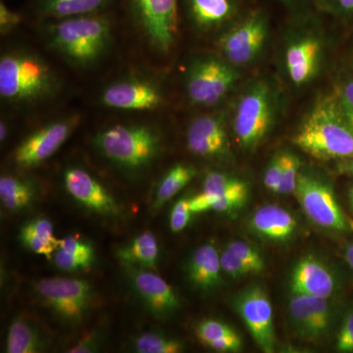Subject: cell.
I'll list each match as a JSON object with an SVG mask.
<instances>
[{"mask_svg":"<svg viewBox=\"0 0 353 353\" xmlns=\"http://www.w3.org/2000/svg\"><path fill=\"white\" fill-rule=\"evenodd\" d=\"M279 46V69L285 83L301 90L322 75L329 53V41L319 17L309 11L294 14Z\"/></svg>","mask_w":353,"mask_h":353,"instance_id":"cell-1","label":"cell"},{"mask_svg":"<svg viewBox=\"0 0 353 353\" xmlns=\"http://www.w3.org/2000/svg\"><path fill=\"white\" fill-rule=\"evenodd\" d=\"M284 92L268 75L243 85L232 110V129L236 143L248 152L257 150L275 127L284 110Z\"/></svg>","mask_w":353,"mask_h":353,"instance_id":"cell-2","label":"cell"},{"mask_svg":"<svg viewBox=\"0 0 353 353\" xmlns=\"http://www.w3.org/2000/svg\"><path fill=\"white\" fill-rule=\"evenodd\" d=\"M292 143L315 159L353 157V129L339 112L331 92L321 95L306 114Z\"/></svg>","mask_w":353,"mask_h":353,"instance_id":"cell-3","label":"cell"},{"mask_svg":"<svg viewBox=\"0 0 353 353\" xmlns=\"http://www.w3.org/2000/svg\"><path fill=\"white\" fill-rule=\"evenodd\" d=\"M94 141L104 157L129 171L152 163L161 148L157 132L145 125H116L99 132Z\"/></svg>","mask_w":353,"mask_h":353,"instance_id":"cell-4","label":"cell"},{"mask_svg":"<svg viewBox=\"0 0 353 353\" xmlns=\"http://www.w3.org/2000/svg\"><path fill=\"white\" fill-rule=\"evenodd\" d=\"M271 25L263 9L245 12L217 39L220 57L236 68L252 66L263 57L270 39Z\"/></svg>","mask_w":353,"mask_h":353,"instance_id":"cell-5","label":"cell"},{"mask_svg":"<svg viewBox=\"0 0 353 353\" xmlns=\"http://www.w3.org/2000/svg\"><path fill=\"white\" fill-rule=\"evenodd\" d=\"M110 37V25L101 18H67L50 29L53 48L70 61L81 65L97 61L108 48Z\"/></svg>","mask_w":353,"mask_h":353,"instance_id":"cell-6","label":"cell"},{"mask_svg":"<svg viewBox=\"0 0 353 353\" xmlns=\"http://www.w3.org/2000/svg\"><path fill=\"white\" fill-rule=\"evenodd\" d=\"M241 80V70L218 55L197 57L185 74L188 99L194 105L211 108L231 94Z\"/></svg>","mask_w":353,"mask_h":353,"instance_id":"cell-7","label":"cell"},{"mask_svg":"<svg viewBox=\"0 0 353 353\" xmlns=\"http://www.w3.org/2000/svg\"><path fill=\"white\" fill-rule=\"evenodd\" d=\"M52 77L38 57L11 53L0 60V94L10 101H29L48 94Z\"/></svg>","mask_w":353,"mask_h":353,"instance_id":"cell-8","label":"cell"},{"mask_svg":"<svg viewBox=\"0 0 353 353\" xmlns=\"http://www.w3.org/2000/svg\"><path fill=\"white\" fill-rule=\"evenodd\" d=\"M294 194L309 219L317 226L333 231H352L353 224L341 210L333 188L318 174L301 168Z\"/></svg>","mask_w":353,"mask_h":353,"instance_id":"cell-9","label":"cell"},{"mask_svg":"<svg viewBox=\"0 0 353 353\" xmlns=\"http://www.w3.org/2000/svg\"><path fill=\"white\" fill-rule=\"evenodd\" d=\"M34 290L43 305L67 325L83 322L94 303V288L79 279H43Z\"/></svg>","mask_w":353,"mask_h":353,"instance_id":"cell-10","label":"cell"},{"mask_svg":"<svg viewBox=\"0 0 353 353\" xmlns=\"http://www.w3.org/2000/svg\"><path fill=\"white\" fill-rule=\"evenodd\" d=\"M234 307L262 352L275 348L273 307L268 294L259 285H250L234 299Z\"/></svg>","mask_w":353,"mask_h":353,"instance_id":"cell-11","label":"cell"},{"mask_svg":"<svg viewBox=\"0 0 353 353\" xmlns=\"http://www.w3.org/2000/svg\"><path fill=\"white\" fill-rule=\"evenodd\" d=\"M146 36L161 52H168L178 32V0H134Z\"/></svg>","mask_w":353,"mask_h":353,"instance_id":"cell-12","label":"cell"},{"mask_svg":"<svg viewBox=\"0 0 353 353\" xmlns=\"http://www.w3.org/2000/svg\"><path fill=\"white\" fill-rule=\"evenodd\" d=\"M227 114L202 115L190 123L187 132V145L190 152L208 158H222L229 154Z\"/></svg>","mask_w":353,"mask_h":353,"instance_id":"cell-13","label":"cell"},{"mask_svg":"<svg viewBox=\"0 0 353 353\" xmlns=\"http://www.w3.org/2000/svg\"><path fill=\"white\" fill-rule=\"evenodd\" d=\"M64 187L74 201L95 214L115 217L120 213L118 202L112 194L83 169H67Z\"/></svg>","mask_w":353,"mask_h":353,"instance_id":"cell-14","label":"cell"},{"mask_svg":"<svg viewBox=\"0 0 353 353\" xmlns=\"http://www.w3.org/2000/svg\"><path fill=\"white\" fill-rule=\"evenodd\" d=\"M72 128L70 121H57L41 128L18 146L14 160L23 168L38 166L59 150L71 134Z\"/></svg>","mask_w":353,"mask_h":353,"instance_id":"cell-15","label":"cell"},{"mask_svg":"<svg viewBox=\"0 0 353 353\" xmlns=\"http://www.w3.org/2000/svg\"><path fill=\"white\" fill-rule=\"evenodd\" d=\"M132 271H134L132 277L134 289L153 316L169 317L180 308L178 294L164 279L150 270Z\"/></svg>","mask_w":353,"mask_h":353,"instance_id":"cell-16","label":"cell"},{"mask_svg":"<svg viewBox=\"0 0 353 353\" xmlns=\"http://www.w3.org/2000/svg\"><path fill=\"white\" fill-rule=\"evenodd\" d=\"M102 103L123 110H152L161 105L162 95L152 83L145 81H122L105 88Z\"/></svg>","mask_w":353,"mask_h":353,"instance_id":"cell-17","label":"cell"},{"mask_svg":"<svg viewBox=\"0 0 353 353\" xmlns=\"http://www.w3.org/2000/svg\"><path fill=\"white\" fill-rule=\"evenodd\" d=\"M292 294L330 299L336 290L334 274L321 260L303 257L294 267L290 279Z\"/></svg>","mask_w":353,"mask_h":353,"instance_id":"cell-18","label":"cell"},{"mask_svg":"<svg viewBox=\"0 0 353 353\" xmlns=\"http://www.w3.org/2000/svg\"><path fill=\"white\" fill-rule=\"evenodd\" d=\"M190 19L202 32L226 30L243 15L241 0H187Z\"/></svg>","mask_w":353,"mask_h":353,"instance_id":"cell-19","label":"cell"},{"mask_svg":"<svg viewBox=\"0 0 353 353\" xmlns=\"http://www.w3.org/2000/svg\"><path fill=\"white\" fill-rule=\"evenodd\" d=\"M250 229L263 240L285 243L292 238L297 227L294 215L277 205H264L257 209L250 222Z\"/></svg>","mask_w":353,"mask_h":353,"instance_id":"cell-20","label":"cell"},{"mask_svg":"<svg viewBox=\"0 0 353 353\" xmlns=\"http://www.w3.org/2000/svg\"><path fill=\"white\" fill-rule=\"evenodd\" d=\"M220 254L212 243L199 246L187 263L185 273L192 287L201 292L215 290L221 283Z\"/></svg>","mask_w":353,"mask_h":353,"instance_id":"cell-21","label":"cell"},{"mask_svg":"<svg viewBox=\"0 0 353 353\" xmlns=\"http://www.w3.org/2000/svg\"><path fill=\"white\" fill-rule=\"evenodd\" d=\"M116 255L121 263L131 270H152L157 267L159 256L157 236L150 232H143L120 248Z\"/></svg>","mask_w":353,"mask_h":353,"instance_id":"cell-22","label":"cell"},{"mask_svg":"<svg viewBox=\"0 0 353 353\" xmlns=\"http://www.w3.org/2000/svg\"><path fill=\"white\" fill-rule=\"evenodd\" d=\"M20 241L25 248L36 254L51 259L59 248L52 223L41 217L29 221L20 230Z\"/></svg>","mask_w":353,"mask_h":353,"instance_id":"cell-23","label":"cell"},{"mask_svg":"<svg viewBox=\"0 0 353 353\" xmlns=\"http://www.w3.org/2000/svg\"><path fill=\"white\" fill-rule=\"evenodd\" d=\"M43 338L31 323L22 317L11 323L7 333L6 352L36 353L43 352Z\"/></svg>","mask_w":353,"mask_h":353,"instance_id":"cell-24","label":"cell"},{"mask_svg":"<svg viewBox=\"0 0 353 353\" xmlns=\"http://www.w3.org/2000/svg\"><path fill=\"white\" fill-rule=\"evenodd\" d=\"M196 175L194 166L189 164L179 163L172 167L165 174L161 182L158 185L157 194L153 199L152 210H158L172 197L176 196Z\"/></svg>","mask_w":353,"mask_h":353,"instance_id":"cell-25","label":"cell"},{"mask_svg":"<svg viewBox=\"0 0 353 353\" xmlns=\"http://www.w3.org/2000/svg\"><path fill=\"white\" fill-rule=\"evenodd\" d=\"M292 294L294 296L290 301L289 312L294 334L301 340L316 341L310 296Z\"/></svg>","mask_w":353,"mask_h":353,"instance_id":"cell-26","label":"cell"},{"mask_svg":"<svg viewBox=\"0 0 353 353\" xmlns=\"http://www.w3.org/2000/svg\"><path fill=\"white\" fill-rule=\"evenodd\" d=\"M34 190L31 183L10 176L0 179V199L9 211H20L31 205Z\"/></svg>","mask_w":353,"mask_h":353,"instance_id":"cell-27","label":"cell"},{"mask_svg":"<svg viewBox=\"0 0 353 353\" xmlns=\"http://www.w3.org/2000/svg\"><path fill=\"white\" fill-rule=\"evenodd\" d=\"M330 92L339 112L353 129V70L341 72Z\"/></svg>","mask_w":353,"mask_h":353,"instance_id":"cell-28","label":"cell"},{"mask_svg":"<svg viewBox=\"0 0 353 353\" xmlns=\"http://www.w3.org/2000/svg\"><path fill=\"white\" fill-rule=\"evenodd\" d=\"M108 0H44V10L57 18H71L94 12Z\"/></svg>","mask_w":353,"mask_h":353,"instance_id":"cell-29","label":"cell"},{"mask_svg":"<svg viewBox=\"0 0 353 353\" xmlns=\"http://www.w3.org/2000/svg\"><path fill=\"white\" fill-rule=\"evenodd\" d=\"M134 348L139 353H176L183 352L180 341L157 333H143L134 341Z\"/></svg>","mask_w":353,"mask_h":353,"instance_id":"cell-30","label":"cell"},{"mask_svg":"<svg viewBox=\"0 0 353 353\" xmlns=\"http://www.w3.org/2000/svg\"><path fill=\"white\" fill-rule=\"evenodd\" d=\"M250 194V185L245 180H241L229 190L216 196L211 210L217 212H233L245 205Z\"/></svg>","mask_w":353,"mask_h":353,"instance_id":"cell-31","label":"cell"},{"mask_svg":"<svg viewBox=\"0 0 353 353\" xmlns=\"http://www.w3.org/2000/svg\"><path fill=\"white\" fill-rule=\"evenodd\" d=\"M310 299L314 321L315 339L316 341H319L327 336L331 329L333 309L329 303V299L314 296H310Z\"/></svg>","mask_w":353,"mask_h":353,"instance_id":"cell-32","label":"cell"},{"mask_svg":"<svg viewBox=\"0 0 353 353\" xmlns=\"http://www.w3.org/2000/svg\"><path fill=\"white\" fill-rule=\"evenodd\" d=\"M282 154L283 172L280 185H279L278 194H294L299 172L303 168L301 160L296 154L289 152V150L282 152Z\"/></svg>","mask_w":353,"mask_h":353,"instance_id":"cell-33","label":"cell"},{"mask_svg":"<svg viewBox=\"0 0 353 353\" xmlns=\"http://www.w3.org/2000/svg\"><path fill=\"white\" fill-rule=\"evenodd\" d=\"M313 8L323 15L353 24V0H313Z\"/></svg>","mask_w":353,"mask_h":353,"instance_id":"cell-34","label":"cell"},{"mask_svg":"<svg viewBox=\"0 0 353 353\" xmlns=\"http://www.w3.org/2000/svg\"><path fill=\"white\" fill-rule=\"evenodd\" d=\"M227 250L234 253L241 261L245 262L253 274H259L265 269V261L261 253L255 246L245 241H234L227 245Z\"/></svg>","mask_w":353,"mask_h":353,"instance_id":"cell-35","label":"cell"},{"mask_svg":"<svg viewBox=\"0 0 353 353\" xmlns=\"http://www.w3.org/2000/svg\"><path fill=\"white\" fill-rule=\"evenodd\" d=\"M196 333L199 340L208 347L210 343L219 341L225 336L236 333L229 325L218 320L205 319L199 322L196 327Z\"/></svg>","mask_w":353,"mask_h":353,"instance_id":"cell-36","label":"cell"},{"mask_svg":"<svg viewBox=\"0 0 353 353\" xmlns=\"http://www.w3.org/2000/svg\"><path fill=\"white\" fill-rule=\"evenodd\" d=\"M53 260L58 269L69 272L85 270L90 268L94 262V259L74 254L60 248H58L57 252L53 255Z\"/></svg>","mask_w":353,"mask_h":353,"instance_id":"cell-37","label":"cell"},{"mask_svg":"<svg viewBox=\"0 0 353 353\" xmlns=\"http://www.w3.org/2000/svg\"><path fill=\"white\" fill-rule=\"evenodd\" d=\"M241 179L232 175V174L225 173V172L213 171L209 172L203 181V192L208 194H222L225 190H229L236 183L240 182Z\"/></svg>","mask_w":353,"mask_h":353,"instance_id":"cell-38","label":"cell"},{"mask_svg":"<svg viewBox=\"0 0 353 353\" xmlns=\"http://www.w3.org/2000/svg\"><path fill=\"white\" fill-rule=\"evenodd\" d=\"M220 261L222 271L230 277L241 278L253 274L252 269L245 262L241 261L236 255L227 248L221 253Z\"/></svg>","mask_w":353,"mask_h":353,"instance_id":"cell-39","label":"cell"},{"mask_svg":"<svg viewBox=\"0 0 353 353\" xmlns=\"http://www.w3.org/2000/svg\"><path fill=\"white\" fill-rule=\"evenodd\" d=\"M190 199L183 197L174 204L170 214V229L173 233H180L189 225L192 214L190 209Z\"/></svg>","mask_w":353,"mask_h":353,"instance_id":"cell-40","label":"cell"},{"mask_svg":"<svg viewBox=\"0 0 353 353\" xmlns=\"http://www.w3.org/2000/svg\"><path fill=\"white\" fill-rule=\"evenodd\" d=\"M283 172V154L279 152L267 165L264 174V185L270 192L278 194Z\"/></svg>","mask_w":353,"mask_h":353,"instance_id":"cell-41","label":"cell"},{"mask_svg":"<svg viewBox=\"0 0 353 353\" xmlns=\"http://www.w3.org/2000/svg\"><path fill=\"white\" fill-rule=\"evenodd\" d=\"M336 348L341 352H353V308L348 309L343 318L338 338Z\"/></svg>","mask_w":353,"mask_h":353,"instance_id":"cell-42","label":"cell"},{"mask_svg":"<svg viewBox=\"0 0 353 353\" xmlns=\"http://www.w3.org/2000/svg\"><path fill=\"white\" fill-rule=\"evenodd\" d=\"M59 248L74 254L95 259L92 245L88 241L81 240L76 236H67L61 239L59 241Z\"/></svg>","mask_w":353,"mask_h":353,"instance_id":"cell-43","label":"cell"},{"mask_svg":"<svg viewBox=\"0 0 353 353\" xmlns=\"http://www.w3.org/2000/svg\"><path fill=\"white\" fill-rule=\"evenodd\" d=\"M211 350L221 352H238L243 348V340L238 333L229 334L225 338L216 341L208 345Z\"/></svg>","mask_w":353,"mask_h":353,"instance_id":"cell-44","label":"cell"},{"mask_svg":"<svg viewBox=\"0 0 353 353\" xmlns=\"http://www.w3.org/2000/svg\"><path fill=\"white\" fill-rule=\"evenodd\" d=\"M216 199L215 194L202 192L201 194L190 197V209L192 213H201L211 210Z\"/></svg>","mask_w":353,"mask_h":353,"instance_id":"cell-45","label":"cell"},{"mask_svg":"<svg viewBox=\"0 0 353 353\" xmlns=\"http://www.w3.org/2000/svg\"><path fill=\"white\" fill-rule=\"evenodd\" d=\"M99 336L95 334H92V336H88L85 340L81 341L78 345H75L69 350V352L72 353H90L97 352L99 348Z\"/></svg>","mask_w":353,"mask_h":353,"instance_id":"cell-46","label":"cell"},{"mask_svg":"<svg viewBox=\"0 0 353 353\" xmlns=\"http://www.w3.org/2000/svg\"><path fill=\"white\" fill-rule=\"evenodd\" d=\"M20 16L9 10L3 3L0 4V26L1 31L6 32L20 22Z\"/></svg>","mask_w":353,"mask_h":353,"instance_id":"cell-47","label":"cell"},{"mask_svg":"<svg viewBox=\"0 0 353 353\" xmlns=\"http://www.w3.org/2000/svg\"><path fill=\"white\" fill-rule=\"evenodd\" d=\"M287 8L294 14L306 12L310 7H313V0H279Z\"/></svg>","mask_w":353,"mask_h":353,"instance_id":"cell-48","label":"cell"},{"mask_svg":"<svg viewBox=\"0 0 353 353\" xmlns=\"http://www.w3.org/2000/svg\"><path fill=\"white\" fill-rule=\"evenodd\" d=\"M336 170L341 175L353 176V157L336 161Z\"/></svg>","mask_w":353,"mask_h":353,"instance_id":"cell-49","label":"cell"},{"mask_svg":"<svg viewBox=\"0 0 353 353\" xmlns=\"http://www.w3.org/2000/svg\"><path fill=\"white\" fill-rule=\"evenodd\" d=\"M343 256H345V261L347 262V264L353 269V243H350V245H348L347 248H345Z\"/></svg>","mask_w":353,"mask_h":353,"instance_id":"cell-50","label":"cell"},{"mask_svg":"<svg viewBox=\"0 0 353 353\" xmlns=\"http://www.w3.org/2000/svg\"><path fill=\"white\" fill-rule=\"evenodd\" d=\"M6 137H7L6 125L4 124V123H1V125H0V139H1V141H3L4 139H6Z\"/></svg>","mask_w":353,"mask_h":353,"instance_id":"cell-51","label":"cell"},{"mask_svg":"<svg viewBox=\"0 0 353 353\" xmlns=\"http://www.w3.org/2000/svg\"><path fill=\"white\" fill-rule=\"evenodd\" d=\"M350 202H352V204L353 206V185L352 188H350Z\"/></svg>","mask_w":353,"mask_h":353,"instance_id":"cell-52","label":"cell"},{"mask_svg":"<svg viewBox=\"0 0 353 353\" xmlns=\"http://www.w3.org/2000/svg\"><path fill=\"white\" fill-rule=\"evenodd\" d=\"M350 69L353 70V59L352 61L350 62Z\"/></svg>","mask_w":353,"mask_h":353,"instance_id":"cell-53","label":"cell"}]
</instances>
